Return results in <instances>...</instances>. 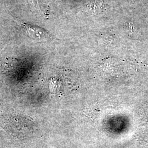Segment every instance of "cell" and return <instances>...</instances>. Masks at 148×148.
Returning a JSON list of instances; mask_svg holds the SVG:
<instances>
[{
    "mask_svg": "<svg viewBox=\"0 0 148 148\" xmlns=\"http://www.w3.org/2000/svg\"><path fill=\"white\" fill-rule=\"evenodd\" d=\"M21 25L32 38L38 40H44L49 38V33L41 27L27 23H22Z\"/></svg>",
    "mask_w": 148,
    "mask_h": 148,
    "instance_id": "1",
    "label": "cell"
},
{
    "mask_svg": "<svg viewBox=\"0 0 148 148\" xmlns=\"http://www.w3.org/2000/svg\"><path fill=\"white\" fill-rule=\"evenodd\" d=\"M102 5H103L102 2L97 1V2L91 3L90 6V8L91 10H92L94 12H98L102 9Z\"/></svg>",
    "mask_w": 148,
    "mask_h": 148,
    "instance_id": "2",
    "label": "cell"
}]
</instances>
